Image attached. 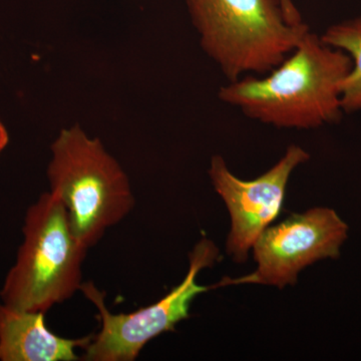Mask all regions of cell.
I'll return each mask as SVG.
<instances>
[{"label":"cell","instance_id":"5b68a950","mask_svg":"<svg viewBox=\"0 0 361 361\" xmlns=\"http://www.w3.org/2000/svg\"><path fill=\"white\" fill-rule=\"evenodd\" d=\"M218 257L217 246L203 237L190 253L189 271L184 280L160 300L128 314L111 313L104 302L106 294L92 282L82 283L80 290L99 310L101 330L92 334L82 360L134 361L149 341L165 332L175 331L178 323L190 317L194 299L213 289L197 283V276L204 268L212 267Z\"/></svg>","mask_w":361,"mask_h":361},{"label":"cell","instance_id":"9c48e42d","mask_svg":"<svg viewBox=\"0 0 361 361\" xmlns=\"http://www.w3.org/2000/svg\"><path fill=\"white\" fill-rule=\"evenodd\" d=\"M320 37L350 56L353 66L341 84V106L344 114L361 111V16L329 26Z\"/></svg>","mask_w":361,"mask_h":361},{"label":"cell","instance_id":"8992f818","mask_svg":"<svg viewBox=\"0 0 361 361\" xmlns=\"http://www.w3.org/2000/svg\"><path fill=\"white\" fill-rule=\"evenodd\" d=\"M348 225L334 209L316 207L292 214L269 226L253 245L256 269L245 276L226 277L214 288L227 285L262 284L283 289L295 285L300 271L324 259H337L348 237Z\"/></svg>","mask_w":361,"mask_h":361},{"label":"cell","instance_id":"30bf717a","mask_svg":"<svg viewBox=\"0 0 361 361\" xmlns=\"http://www.w3.org/2000/svg\"><path fill=\"white\" fill-rule=\"evenodd\" d=\"M7 142H8V134L4 126L0 122V153L6 148Z\"/></svg>","mask_w":361,"mask_h":361},{"label":"cell","instance_id":"6da1fadb","mask_svg":"<svg viewBox=\"0 0 361 361\" xmlns=\"http://www.w3.org/2000/svg\"><path fill=\"white\" fill-rule=\"evenodd\" d=\"M351 66L346 52L308 30L269 73L228 82L221 87L219 99L265 125L317 129L341 120V84Z\"/></svg>","mask_w":361,"mask_h":361},{"label":"cell","instance_id":"277c9868","mask_svg":"<svg viewBox=\"0 0 361 361\" xmlns=\"http://www.w3.org/2000/svg\"><path fill=\"white\" fill-rule=\"evenodd\" d=\"M23 236L0 296L11 307L45 313L80 290L89 249L75 238L66 207L51 192L28 208Z\"/></svg>","mask_w":361,"mask_h":361},{"label":"cell","instance_id":"52a82bcc","mask_svg":"<svg viewBox=\"0 0 361 361\" xmlns=\"http://www.w3.org/2000/svg\"><path fill=\"white\" fill-rule=\"evenodd\" d=\"M310 158V154L300 146L290 145L267 172L246 180L233 174L222 157H213L209 177L231 216L226 249L235 262H246L256 240L277 219L283 208L292 172Z\"/></svg>","mask_w":361,"mask_h":361},{"label":"cell","instance_id":"ba28073f","mask_svg":"<svg viewBox=\"0 0 361 361\" xmlns=\"http://www.w3.org/2000/svg\"><path fill=\"white\" fill-rule=\"evenodd\" d=\"M92 334L70 339L47 329L44 312L0 303V361H75V349H84Z\"/></svg>","mask_w":361,"mask_h":361},{"label":"cell","instance_id":"7a4b0ae2","mask_svg":"<svg viewBox=\"0 0 361 361\" xmlns=\"http://www.w3.org/2000/svg\"><path fill=\"white\" fill-rule=\"evenodd\" d=\"M202 49L228 82L262 75L310 30L292 0H186Z\"/></svg>","mask_w":361,"mask_h":361},{"label":"cell","instance_id":"3957f363","mask_svg":"<svg viewBox=\"0 0 361 361\" xmlns=\"http://www.w3.org/2000/svg\"><path fill=\"white\" fill-rule=\"evenodd\" d=\"M51 153V193L66 207L75 238L89 249L134 208L129 178L101 141L78 125L61 130Z\"/></svg>","mask_w":361,"mask_h":361}]
</instances>
